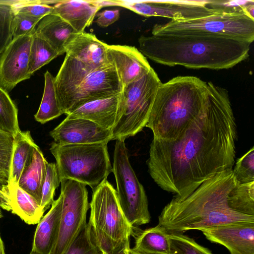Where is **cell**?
<instances>
[{
  "instance_id": "obj_1",
  "label": "cell",
  "mask_w": 254,
  "mask_h": 254,
  "mask_svg": "<svg viewBox=\"0 0 254 254\" xmlns=\"http://www.w3.org/2000/svg\"><path fill=\"white\" fill-rule=\"evenodd\" d=\"M207 85V101L201 115L176 139L153 138L150 144L149 173L178 199L234 164L237 127L228 91L211 82Z\"/></svg>"
},
{
  "instance_id": "obj_2",
  "label": "cell",
  "mask_w": 254,
  "mask_h": 254,
  "mask_svg": "<svg viewBox=\"0 0 254 254\" xmlns=\"http://www.w3.org/2000/svg\"><path fill=\"white\" fill-rule=\"evenodd\" d=\"M139 51L154 62L173 66L223 69L246 60L251 43L193 32H161L138 39Z\"/></svg>"
},
{
  "instance_id": "obj_3",
  "label": "cell",
  "mask_w": 254,
  "mask_h": 254,
  "mask_svg": "<svg viewBox=\"0 0 254 254\" xmlns=\"http://www.w3.org/2000/svg\"><path fill=\"white\" fill-rule=\"evenodd\" d=\"M240 185L233 169L219 173L184 199L174 197L162 209L158 224L173 234L224 224L254 222V216L232 207L233 199Z\"/></svg>"
},
{
  "instance_id": "obj_4",
  "label": "cell",
  "mask_w": 254,
  "mask_h": 254,
  "mask_svg": "<svg viewBox=\"0 0 254 254\" xmlns=\"http://www.w3.org/2000/svg\"><path fill=\"white\" fill-rule=\"evenodd\" d=\"M208 85L192 76H179L159 85L146 127L153 138L176 139L205 110Z\"/></svg>"
},
{
  "instance_id": "obj_5",
  "label": "cell",
  "mask_w": 254,
  "mask_h": 254,
  "mask_svg": "<svg viewBox=\"0 0 254 254\" xmlns=\"http://www.w3.org/2000/svg\"><path fill=\"white\" fill-rule=\"evenodd\" d=\"M92 190L87 223L94 244L106 254L130 249L132 227L121 209L116 190L107 180Z\"/></svg>"
},
{
  "instance_id": "obj_6",
  "label": "cell",
  "mask_w": 254,
  "mask_h": 254,
  "mask_svg": "<svg viewBox=\"0 0 254 254\" xmlns=\"http://www.w3.org/2000/svg\"><path fill=\"white\" fill-rule=\"evenodd\" d=\"M107 142L62 144L53 142L50 150L61 180H74L94 189L112 172Z\"/></svg>"
},
{
  "instance_id": "obj_7",
  "label": "cell",
  "mask_w": 254,
  "mask_h": 254,
  "mask_svg": "<svg viewBox=\"0 0 254 254\" xmlns=\"http://www.w3.org/2000/svg\"><path fill=\"white\" fill-rule=\"evenodd\" d=\"M162 82L151 68L139 79L123 87L112 140L125 141L146 127L157 89Z\"/></svg>"
},
{
  "instance_id": "obj_8",
  "label": "cell",
  "mask_w": 254,
  "mask_h": 254,
  "mask_svg": "<svg viewBox=\"0 0 254 254\" xmlns=\"http://www.w3.org/2000/svg\"><path fill=\"white\" fill-rule=\"evenodd\" d=\"M243 5L238 7H221L213 14L195 19L172 21L156 24L152 34L161 32H193L224 35L250 43L254 40V18L246 13Z\"/></svg>"
},
{
  "instance_id": "obj_9",
  "label": "cell",
  "mask_w": 254,
  "mask_h": 254,
  "mask_svg": "<svg viewBox=\"0 0 254 254\" xmlns=\"http://www.w3.org/2000/svg\"><path fill=\"white\" fill-rule=\"evenodd\" d=\"M112 168L119 202L127 221L132 227L148 223L147 197L130 164L125 141L116 140Z\"/></svg>"
},
{
  "instance_id": "obj_10",
  "label": "cell",
  "mask_w": 254,
  "mask_h": 254,
  "mask_svg": "<svg viewBox=\"0 0 254 254\" xmlns=\"http://www.w3.org/2000/svg\"><path fill=\"white\" fill-rule=\"evenodd\" d=\"M63 196L59 234L50 254H65L86 225L90 208L86 185L74 180L62 179Z\"/></svg>"
},
{
  "instance_id": "obj_11",
  "label": "cell",
  "mask_w": 254,
  "mask_h": 254,
  "mask_svg": "<svg viewBox=\"0 0 254 254\" xmlns=\"http://www.w3.org/2000/svg\"><path fill=\"white\" fill-rule=\"evenodd\" d=\"M210 0L104 1L105 6H122L144 16L169 18L186 21L206 17L217 12L219 7H209Z\"/></svg>"
},
{
  "instance_id": "obj_12",
  "label": "cell",
  "mask_w": 254,
  "mask_h": 254,
  "mask_svg": "<svg viewBox=\"0 0 254 254\" xmlns=\"http://www.w3.org/2000/svg\"><path fill=\"white\" fill-rule=\"evenodd\" d=\"M123 89L117 69L110 63L90 72L61 109L67 115L85 103L119 94Z\"/></svg>"
},
{
  "instance_id": "obj_13",
  "label": "cell",
  "mask_w": 254,
  "mask_h": 254,
  "mask_svg": "<svg viewBox=\"0 0 254 254\" xmlns=\"http://www.w3.org/2000/svg\"><path fill=\"white\" fill-rule=\"evenodd\" d=\"M33 35L12 38L0 56V87L8 93L31 77L28 64Z\"/></svg>"
},
{
  "instance_id": "obj_14",
  "label": "cell",
  "mask_w": 254,
  "mask_h": 254,
  "mask_svg": "<svg viewBox=\"0 0 254 254\" xmlns=\"http://www.w3.org/2000/svg\"><path fill=\"white\" fill-rule=\"evenodd\" d=\"M54 142L62 144H84L112 140L111 130L82 118L66 117L50 132Z\"/></svg>"
},
{
  "instance_id": "obj_15",
  "label": "cell",
  "mask_w": 254,
  "mask_h": 254,
  "mask_svg": "<svg viewBox=\"0 0 254 254\" xmlns=\"http://www.w3.org/2000/svg\"><path fill=\"white\" fill-rule=\"evenodd\" d=\"M201 231L207 240L224 246L231 254H254V222L221 225Z\"/></svg>"
},
{
  "instance_id": "obj_16",
  "label": "cell",
  "mask_w": 254,
  "mask_h": 254,
  "mask_svg": "<svg viewBox=\"0 0 254 254\" xmlns=\"http://www.w3.org/2000/svg\"><path fill=\"white\" fill-rule=\"evenodd\" d=\"M107 57L115 65L123 87L141 78L152 68L146 57L135 47L108 45Z\"/></svg>"
},
{
  "instance_id": "obj_17",
  "label": "cell",
  "mask_w": 254,
  "mask_h": 254,
  "mask_svg": "<svg viewBox=\"0 0 254 254\" xmlns=\"http://www.w3.org/2000/svg\"><path fill=\"white\" fill-rule=\"evenodd\" d=\"M108 45L94 34L83 32L77 33L67 45L65 53L95 69L110 64L107 57Z\"/></svg>"
},
{
  "instance_id": "obj_18",
  "label": "cell",
  "mask_w": 254,
  "mask_h": 254,
  "mask_svg": "<svg viewBox=\"0 0 254 254\" xmlns=\"http://www.w3.org/2000/svg\"><path fill=\"white\" fill-rule=\"evenodd\" d=\"M63 196L60 193L49 211L41 219L36 227L32 250L39 254H50L59 234Z\"/></svg>"
},
{
  "instance_id": "obj_19",
  "label": "cell",
  "mask_w": 254,
  "mask_h": 254,
  "mask_svg": "<svg viewBox=\"0 0 254 254\" xmlns=\"http://www.w3.org/2000/svg\"><path fill=\"white\" fill-rule=\"evenodd\" d=\"M121 93L85 103L66 117L86 119L111 130L116 122Z\"/></svg>"
},
{
  "instance_id": "obj_20",
  "label": "cell",
  "mask_w": 254,
  "mask_h": 254,
  "mask_svg": "<svg viewBox=\"0 0 254 254\" xmlns=\"http://www.w3.org/2000/svg\"><path fill=\"white\" fill-rule=\"evenodd\" d=\"M53 6V13L69 24L78 33L84 32L91 24L102 7L100 1L75 0L56 1Z\"/></svg>"
},
{
  "instance_id": "obj_21",
  "label": "cell",
  "mask_w": 254,
  "mask_h": 254,
  "mask_svg": "<svg viewBox=\"0 0 254 254\" xmlns=\"http://www.w3.org/2000/svg\"><path fill=\"white\" fill-rule=\"evenodd\" d=\"M93 69L66 55L57 75L55 77L56 92L60 109L86 75Z\"/></svg>"
},
{
  "instance_id": "obj_22",
  "label": "cell",
  "mask_w": 254,
  "mask_h": 254,
  "mask_svg": "<svg viewBox=\"0 0 254 254\" xmlns=\"http://www.w3.org/2000/svg\"><path fill=\"white\" fill-rule=\"evenodd\" d=\"M34 33L47 41L60 56L65 53L66 46L78 33L60 16L52 13L40 21Z\"/></svg>"
},
{
  "instance_id": "obj_23",
  "label": "cell",
  "mask_w": 254,
  "mask_h": 254,
  "mask_svg": "<svg viewBox=\"0 0 254 254\" xmlns=\"http://www.w3.org/2000/svg\"><path fill=\"white\" fill-rule=\"evenodd\" d=\"M170 236L163 226H156L142 230L132 227L134 246L130 251L136 254H173Z\"/></svg>"
},
{
  "instance_id": "obj_24",
  "label": "cell",
  "mask_w": 254,
  "mask_h": 254,
  "mask_svg": "<svg viewBox=\"0 0 254 254\" xmlns=\"http://www.w3.org/2000/svg\"><path fill=\"white\" fill-rule=\"evenodd\" d=\"M36 145L29 130H20L14 136L10 176L7 187L18 185L22 172L32 160Z\"/></svg>"
},
{
  "instance_id": "obj_25",
  "label": "cell",
  "mask_w": 254,
  "mask_h": 254,
  "mask_svg": "<svg viewBox=\"0 0 254 254\" xmlns=\"http://www.w3.org/2000/svg\"><path fill=\"white\" fill-rule=\"evenodd\" d=\"M47 163L40 147L36 144L34 148L32 160L22 172L18 184L22 190L32 195L40 205Z\"/></svg>"
},
{
  "instance_id": "obj_26",
  "label": "cell",
  "mask_w": 254,
  "mask_h": 254,
  "mask_svg": "<svg viewBox=\"0 0 254 254\" xmlns=\"http://www.w3.org/2000/svg\"><path fill=\"white\" fill-rule=\"evenodd\" d=\"M11 211L29 225L38 224L43 216L40 204L18 185L7 187Z\"/></svg>"
},
{
  "instance_id": "obj_27",
  "label": "cell",
  "mask_w": 254,
  "mask_h": 254,
  "mask_svg": "<svg viewBox=\"0 0 254 254\" xmlns=\"http://www.w3.org/2000/svg\"><path fill=\"white\" fill-rule=\"evenodd\" d=\"M44 90L41 104L34 115L36 121L44 124L63 114L58 101L55 86V77L48 70L44 74Z\"/></svg>"
},
{
  "instance_id": "obj_28",
  "label": "cell",
  "mask_w": 254,
  "mask_h": 254,
  "mask_svg": "<svg viewBox=\"0 0 254 254\" xmlns=\"http://www.w3.org/2000/svg\"><path fill=\"white\" fill-rule=\"evenodd\" d=\"M59 56L47 41L33 33L29 54V74L31 76Z\"/></svg>"
},
{
  "instance_id": "obj_29",
  "label": "cell",
  "mask_w": 254,
  "mask_h": 254,
  "mask_svg": "<svg viewBox=\"0 0 254 254\" xmlns=\"http://www.w3.org/2000/svg\"><path fill=\"white\" fill-rule=\"evenodd\" d=\"M20 130L17 107L8 93L0 87V130L14 137Z\"/></svg>"
},
{
  "instance_id": "obj_30",
  "label": "cell",
  "mask_w": 254,
  "mask_h": 254,
  "mask_svg": "<svg viewBox=\"0 0 254 254\" xmlns=\"http://www.w3.org/2000/svg\"><path fill=\"white\" fill-rule=\"evenodd\" d=\"M61 182L56 163H47L46 173L41 192L40 207L45 212L53 203L56 189Z\"/></svg>"
},
{
  "instance_id": "obj_31",
  "label": "cell",
  "mask_w": 254,
  "mask_h": 254,
  "mask_svg": "<svg viewBox=\"0 0 254 254\" xmlns=\"http://www.w3.org/2000/svg\"><path fill=\"white\" fill-rule=\"evenodd\" d=\"M14 136L0 130V186L8 185L13 153Z\"/></svg>"
},
{
  "instance_id": "obj_32",
  "label": "cell",
  "mask_w": 254,
  "mask_h": 254,
  "mask_svg": "<svg viewBox=\"0 0 254 254\" xmlns=\"http://www.w3.org/2000/svg\"><path fill=\"white\" fill-rule=\"evenodd\" d=\"M13 1L0 0V56L12 40Z\"/></svg>"
},
{
  "instance_id": "obj_33",
  "label": "cell",
  "mask_w": 254,
  "mask_h": 254,
  "mask_svg": "<svg viewBox=\"0 0 254 254\" xmlns=\"http://www.w3.org/2000/svg\"><path fill=\"white\" fill-rule=\"evenodd\" d=\"M53 1H13L14 13L23 14L41 20L46 15L53 13V6L49 5Z\"/></svg>"
},
{
  "instance_id": "obj_34",
  "label": "cell",
  "mask_w": 254,
  "mask_h": 254,
  "mask_svg": "<svg viewBox=\"0 0 254 254\" xmlns=\"http://www.w3.org/2000/svg\"><path fill=\"white\" fill-rule=\"evenodd\" d=\"M170 241L173 254H213L208 249L183 234H170Z\"/></svg>"
},
{
  "instance_id": "obj_35",
  "label": "cell",
  "mask_w": 254,
  "mask_h": 254,
  "mask_svg": "<svg viewBox=\"0 0 254 254\" xmlns=\"http://www.w3.org/2000/svg\"><path fill=\"white\" fill-rule=\"evenodd\" d=\"M233 172L240 184L254 183V147L237 160Z\"/></svg>"
},
{
  "instance_id": "obj_36",
  "label": "cell",
  "mask_w": 254,
  "mask_h": 254,
  "mask_svg": "<svg viewBox=\"0 0 254 254\" xmlns=\"http://www.w3.org/2000/svg\"><path fill=\"white\" fill-rule=\"evenodd\" d=\"M94 244L88 223L72 243L65 254H100Z\"/></svg>"
},
{
  "instance_id": "obj_37",
  "label": "cell",
  "mask_w": 254,
  "mask_h": 254,
  "mask_svg": "<svg viewBox=\"0 0 254 254\" xmlns=\"http://www.w3.org/2000/svg\"><path fill=\"white\" fill-rule=\"evenodd\" d=\"M40 20L23 14H14L12 21L13 38L33 34Z\"/></svg>"
},
{
  "instance_id": "obj_38",
  "label": "cell",
  "mask_w": 254,
  "mask_h": 254,
  "mask_svg": "<svg viewBox=\"0 0 254 254\" xmlns=\"http://www.w3.org/2000/svg\"><path fill=\"white\" fill-rule=\"evenodd\" d=\"M119 17V10H105L97 14L95 22L100 27H107L117 21Z\"/></svg>"
},
{
  "instance_id": "obj_39",
  "label": "cell",
  "mask_w": 254,
  "mask_h": 254,
  "mask_svg": "<svg viewBox=\"0 0 254 254\" xmlns=\"http://www.w3.org/2000/svg\"><path fill=\"white\" fill-rule=\"evenodd\" d=\"M1 209L11 211L10 202L7 187L0 186V218L3 217Z\"/></svg>"
},
{
  "instance_id": "obj_40",
  "label": "cell",
  "mask_w": 254,
  "mask_h": 254,
  "mask_svg": "<svg viewBox=\"0 0 254 254\" xmlns=\"http://www.w3.org/2000/svg\"><path fill=\"white\" fill-rule=\"evenodd\" d=\"M0 254H5L3 242L0 235Z\"/></svg>"
},
{
  "instance_id": "obj_41",
  "label": "cell",
  "mask_w": 254,
  "mask_h": 254,
  "mask_svg": "<svg viewBox=\"0 0 254 254\" xmlns=\"http://www.w3.org/2000/svg\"><path fill=\"white\" fill-rule=\"evenodd\" d=\"M129 250L130 249L124 250L123 251H121V252L117 254H129Z\"/></svg>"
},
{
  "instance_id": "obj_42",
  "label": "cell",
  "mask_w": 254,
  "mask_h": 254,
  "mask_svg": "<svg viewBox=\"0 0 254 254\" xmlns=\"http://www.w3.org/2000/svg\"><path fill=\"white\" fill-rule=\"evenodd\" d=\"M29 254H38L37 253H36L35 251L31 250V251Z\"/></svg>"
},
{
  "instance_id": "obj_43",
  "label": "cell",
  "mask_w": 254,
  "mask_h": 254,
  "mask_svg": "<svg viewBox=\"0 0 254 254\" xmlns=\"http://www.w3.org/2000/svg\"><path fill=\"white\" fill-rule=\"evenodd\" d=\"M129 254H135V253H133L132 252H131L130 251V250H129Z\"/></svg>"
},
{
  "instance_id": "obj_44",
  "label": "cell",
  "mask_w": 254,
  "mask_h": 254,
  "mask_svg": "<svg viewBox=\"0 0 254 254\" xmlns=\"http://www.w3.org/2000/svg\"><path fill=\"white\" fill-rule=\"evenodd\" d=\"M100 254H106L103 253H101Z\"/></svg>"
}]
</instances>
